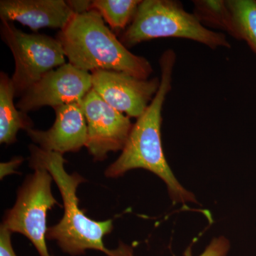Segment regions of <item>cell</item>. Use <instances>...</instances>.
Instances as JSON below:
<instances>
[{
    "mask_svg": "<svg viewBox=\"0 0 256 256\" xmlns=\"http://www.w3.org/2000/svg\"><path fill=\"white\" fill-rule=\"evenodd\" d=\"M174 50H164L160 57V86L150 104L133 124L120 156L108 166L106 176L117 178L132 170L151 172L164 182L170 198L175 203H196L194 195L182 186L165 159L161 139L163 106L172 90V74L176 63Z\"/></svg>",
    "mask_w": 256,
    "mask_h": 256,
    "instance_id": "obj_1",
    "label": "cell"
},
{
    "mask_svg": "<svg viewBox=\"0 0 256 256\" xmlns=\"http://www.w3.org/2000/svg\"><path fill=\"white\" fill-rule=\"evenodd\" d=\"M30 166L47 170L63 200V217L58 224L48 227L46 238L56 240L64 252L72 256L82 255L87 250H98L107 256H133L132 249L124 244L114 250L105 246L102 239L112 232V220H92L79 208L77 188L86 180L78 173L67 172L63 154L44 150L34 144L30 146Z\"/></svg>",
    "mask_w": 256,
    "mask_h": 256,
    "instance_id": "obj_2",
    "label": "cell"
},
{
    "mask_svg": "<svg viewBox=\"0 0 256 256\" xmlns=\"http://www.w3.org/2000/svg\"><path fill=\"white\" fill-rule=\"evenodd\" d=\"M56 38L68 63L84 72L116 70L144 80L152 74L149 60L130 52L95 10L74 15Z\"/></svg>",
    "mask_w": 256,
    "mask_h": 256,
    "instance_id": "obj_3",
    "label": "cell"
},
{
    "mask_svg": "<svg viewBox=\"0 0 256 256\" xmlns=\"http://www.w3.org/2000/svg\"><path fill=\"white\" fill-rule=\"evenodd\" d=\"M160 38H186L212 50L230 48V42L222 32L204 26L193 13L184 9L175 0H144L138 6L132 22L120 41L128 48Z\"/></svg>",
    "mask_w": 256,
    "mask_h": 256,
    "instance_id": "obj_4",
    "label": "cell"
},
{
    "mask_svg": "<svg viewBox=\"0 0 256 256\" xmlns=\"http://www.w3.org/2000/svg\"><path fill=\"white\" fill-rule=\"evenodd\" d=\"M0 33L14 56L15 69L11 78L16 97L21 98L45 74L66 64L63 46L57 38L24 33L4 20Z\"/></svg>",
    "mask_w": 256,
    "mask_h": 256,
    "instance_id": "obj_5",
    "label": "cell"
},
{
    "mask_svg": "<svg viewBox=\"0 0 256 256\" xmlns=\"http://www.w3.org/2000/svg\"><path fill=\"white\" fill-rule=\"evenodd\" d=\"M33 170L34 174L18 190L14 206L5 213L2 226L12 234L26 236L40 256H53L46 246V216L48 210L60 204L52 194L50 173L40 166Z\"/></svg>",
    "mask_w": 256,
    "mask_h": 256,
    "instance_id": "obj_6",
    "label": "cell"
},
{
    "mask_svg": "<svg viewBox=\"0 0 256 256\" xmlns=\"http://www.w3.org/2000/svg\"><path fill=\"white\" fill-rule=\"evenodd\" d=\"M80 105L87 122L86 146L94 160L102 161L110 152L122 150L133 126L130 118L112 108L92 89Z\"/></svg>",
    "mask_w": 256,
    "mask_h": 256,
    "instance_id": "obj_7",
    "label": "cell"
},
{
    "mask_svg": "<svg viewBox=\"0 0 256 256\" xmlns=\"http://www.w3.org/2000/svg\"><path fill=\"white\" fill-rule=\"evenodd\" d=\"M92 88V73L66 63L45 74L23 94L16 106L22 112L28 114L44 106L55 108L80 102Z\"/></svg>",
    "mask_w": 256,
    "mask_h": 256,
    "instance_id": "obj_8",
    "label": "cell"
},
{
    "mask_svg": "<svg viewBox=\"0 0 256 256\" xmlns=\"http://www.w3.org/2000/svg\"><path fill=\"white\" fill-rule=\"evenodd\" d=\"M92 90L114 110L129 118L142 116L159 90L160 78L140 79L124 72H92Z\"/></svg>",
    "mask_w": 256,
    "mask_h": 256,
    "instance_id": "obj_9",
    "label": "cell"
},
{
    "mask_svg": "<svg viewBox=\"0 0 256 256\" xmlns=\"http://www.w3.org/2000/svg\"><path fill=\"white\" fill-rule=\"evenodd\" d=\"M54 109L56 120L50 129L40 130L31 128L26 133L44 150L62 154L78 152L86 146L88 138L86 120L80 102L66 104Z\"/></svg>",
    "mask_w": 256,
    "mask_h": 256,
    "instance_id": "obj_10",
    "label": "cell"
},
{
    "mask_svg": "<svg viewBox=\"0 0 256 256\" xmlns=\"http://www.w3.org/2000/svg\"><path fill=\"white\" fill-rule=\"evenodd\" d=\"M74 12L64 0H1V20L18 22L36 32L42 28L64 30Z\"/></svg>",
    "mask_w": 256,
    "mask_h": 256,
    "instance_id": "obj_11",
    "label": "cell"
},
{
    "mask_svg": "<svg viewBox=\"0 0 256 256\" xmlns=\"http://www.w3.org/2000/svg\"><path fill=\"white\" fill-rule=\"evenodd\" d=\"M16 92L12 80L6 74L0 73V142L10 144L16 142L20 130L33 128V122L25 112L14 106Z\"/></svg>",
    "mask_w": 256,
    "mask_h": 256,
    "instance_id": "obj_12",
    "label": "cell"
},
{
    "mask_svg": "<svg viewBox=\"0 0 256 256\" xmlns=\"http://www.w3.org/2000/svg\"><path fill=\"white\" fill-rule=\"evenodd\" d=\"M193 3V14L204 26L226 32L238 40L236 24L227 0H194Z\"/></svg>",
    "mask_w": 256,
    "mask_h": 256,
    "instance_id": "obj_13",
    "label": "cell"
},
{
    "mask_svg": "<svg viewBox=\"0 0 256 256\" xmlns=\"http://www.w3.org/2000/svg\"><path fill=\"white\" fill-rule=\"evenodd\" d=\"M140 0H94L92 9L114 30H122L130 24L134 18Z\"/></svg>",
    "mask_w": 256,
    "mask_h": 256,
    "instance_id": "obj_14",
    "label": "cell"
},
{
    "mask_svg": "<svg viewBox=\"0 0 256 256\" xmlns=\"http://www.w3.org/2000/svg\"><path fill=\"white\" fill-rule=\"evenodd\" d=\"M233 13L238 40L245 41L256 55V0H227Z\"/></svg>",
    "mask_w": 256,
    "mask_h": 256,
    "instance_id": "obj_15",
    "label": "cell"
},
{
    "mask_svg": "<svg viewBox=\"0 0 256 256\" xmlns=\"http://www.w3.org/2000/svg\"><path fill=\"white\" fill-rule=\"evenodd\" d=\"M230 248L228 239L224 236L214 238L200 256H226Z\"/></svg>",
    "mask_w": 256,
    "mask_h": 256,
    "instance_id": "obj_16",
    "label": "cell"
},
{
    "mask_svg": "<svg viewBox=\"0 0 256 256\" xmlns=\"http://www.w3.org/2000/svg\"><path fill=\"white\" fill-rule=\"evenodd\" d=\"M12 233L1 225L0 227V256H18L15 254L11 240Z\"/></svg>",
    "mask_w": 256,
    "mask_h": 256,
    "instance_id": "obj_17",
    "label": "cell"
},
{
    "mask_svg": "<svg viewBox=\"0 0 256 256\" xmlns=\"http://www.w3.org/2000/svg\"><path fill=\"white\" fill-rule=\"evenodd\" d=\"M75 14H84L92 9V1L88 0H69L66 1Z\"/></svg>",
    "mask_w": 256,
    "mask_h": 256,
    "instance_id": "obj_18",
    "label": "cell"
},
{
    "mask_svg": "<svg viewBox=\"0 0 256 256\" xmlns=\"http://www.w3.org/2000/svg\"><path fill=\"white\" fill-rule=\"evenodd\" d=\"M22 158L21 156L13 158L9 162L1 163V178H4L6 175L15 172V169L18 168V165L22 162Z\"/></svg>",
    "mask_w": 256,
    "mask_h": 256,
    "instance_id": "obj_19",
    "label": "cell"
}]
</instances>
